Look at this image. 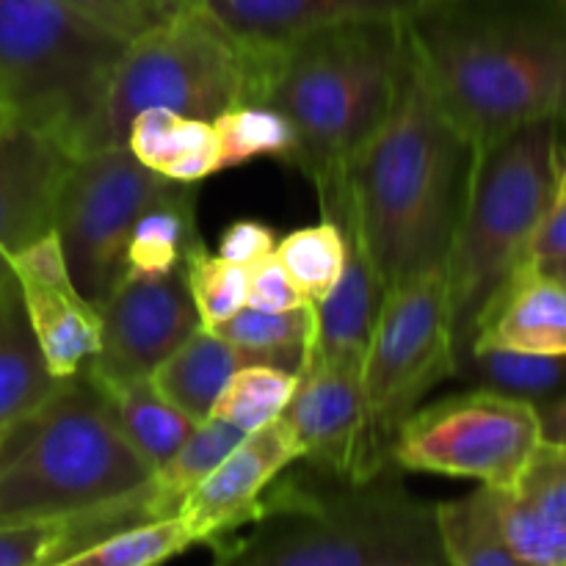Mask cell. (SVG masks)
Returning <instances> with one entry per match:
<instances>
[{"mask_svg":"<svg viewBox=\"0 0 566 566\" xmlns=\"http://www.w3.org/2000/svg\"><path fill=\"white\" fill-rule=\"evenodd\" d=\"M475 144L415 55L385 122L348 164V197L385 287L446 265L468 199Z\"/></svg>","mask_w":566,"mask_h":566,"instance_id":"6da1fadb","label":"cell"},{"mask_svg":"<svg viewBox=\"0 0 566 566\" xmlns=\"http://www.w3.org/2000/svg\"><path fill=\"white\" fill-rule=\"evenodd\" d=\"M415 55L475 147L517 127L566 130V6L437 0L409 20Z\"/></svg>","mask_w":566,"mask_h":566,"instance_id":"7a4b0ae2","label":"cell"},{"mask_svg":"<svg viewBox=\"0 0 566 566\" xmlns=\"http://www.w3.org/2000/svg\"><path fill=\"white\" fill-rule=\"evenodd\" d=\"M149 479V464L83 370L0 429V528L97 520L122 531L153 523Z\"/></svg>","mask_w":566,"mask_h":566,"instance_id":"3957f363","label":"cell"},{"mask_svg":"<svg viewBox=\"0 0 566 566\" xmlns=\"http://www.w3.org/2000/svg\"><path fill=\"white\" fill-rule=\"evenodd\" d=\"M258 48L254 103L291 122L293 166L315 191L343 182L396 99L409 55V20L343 22Z\"/></svg>","mask_w":566,"mask_h":566,"instance_id":"277c9868","label":"cell"},{"mask_svg":"<svg viewBox=\"0 0 566 566\" xmlns=\"http://www.w3.org/2000/svg\"><path fill=\"white\" fill-rule=\"evenodd\" d=\"M307 470L274 481L247 534L213 547V566H448L434 506L392 470L370 481Z\"/></svg>","mask_w":566,"mask_h":566,"instance_id":"5b68a950","label":"cell"},{"mask_svg":"<svg viewBox=\"0 0 566 566\" xmlns=\"http://www.w3.org/2000/svg\"><path fill=\"white\" fill-rule=\"evenodd\" d=\"M566 158V130L553 122L517 127L475 147L462 219L446 260L457 357L509 276L528 263L531 241L551 208Z\"/></svg>","mask_w":566,"mask_h":566,"instance_id":"8992f818","label":"cell"},{"mask_svg":"<svg viewBox=\"0 0 566 566\" xmlns=\"http://www.w3.org/2000/svg\"><path fill=\"white\" fill-rule=\"evenodd\" d=\"M258 72V44L232 33L205 0H180L127 39L75 155L125 147L133 116L147 108L213 122L254 103Z\"/></svg>","mask_w":566,"mask_h":566,"instance_id":"52a82bcc","label":"cell"},{"mask_svg":"<svg viewBox=\"0 0 566 566\" xmlns=\"http://www.w3.org/2000/svg\"><path fill=\"white\" fill-rule=\"evenodd\" d=\"M125 44L61 0H0V103L75 155Z\"/></svg>","mask_w":566,"mask_h":566,"instance_id":"ba28073f","label":"cell"},{"mask_svg":"<svg viewBox=\"0 0 566 566\" xmlns=\"http://www.w3.org/2000/svg\"><path fill=\"white\" fill-rule=\"evenodd\" d=\"M457 374L446 265L387 287L363 365V423L348 481L392 468V442L423 398Z\"/></svg>","mask_w":566,"mask_h":566,"instance_id":"9c48e42d","label":"cell"},{"mask_svg":"<svg viewBox=\"0 0 566 566\" xmlns=\"http://www.w3.org/2000/svg\"><path fill=\"white\" fill-rule=\"evenodd\" d=\"M542 446L536 403L473 387L418 407L398 429L392 468L512 490Z\"/></svg>","mask_w":566,"mask_h":566,"instance_id":"30bf717a","label":"cell"},{"mask_svg":"<svg viewBox=\"0 0 566 566\" xmlns=\"http://www.w3.org/2000/svg\"><path fill=\"white\" fill-rule=\"evenodd\" d=\"M175 188L127 147L72 155L55 197L53 230L77 291L92 304L125 276V252L138 216Z\"/></svg>","mask_w":566,"mask_h":566,"instance_id":"8fae6325","label":"cell"},{"mask_svg":"<svg viewBox=\"0 0 566 566\" xmlns=\"http://www.w3.org/2000/svg\"><path fill=\"white\" fill-rule=\"evenodd\" d=\"M97 310L99 352L83 368L97 379L153 376L202 329L182 269L166 276H122Z\"/></svg>","mask_w":566,"mask_h":566,"instance_id":"7c38bea8","label":"cell"},{"mask_svg":"<svg viewBox=\"0 0 566 566\" xmlns=\"http://www.w3.org/2000/svg\"><path fill=\"white\" fill-rule=\"evenodd\" d=\"M44 365L59 381L81 374L99 352V310L77 291L55 230L3 254Z\"/></svg>","mask_w":566,"mask_h":566,"instance_id":"4fadbf2b","label":"cell"},{"mask_svg":"<svg viewBox=\"0 0 566 566\" xmlns=\"http://www.w3.org/2000/svg\"><path fill=\"white\" fill-rule=\"evenodd\" d=\"M296 462H302V451L293 431L282 418L274 420L243 437L216 470L188 492L177 517L197 545L213 551L258 517L265 492Z\"/></svg>","mask_w":566,"mask_h":566,"instance_id":"5bb4252c","label":"cell"},{"mask_svg":"<svg viewBox=\"0 0 566 566\" xmlns=\"http://www.w3.org/2000/svg\"><path fill=\"white\" fill-rule=\"evenodd\" d=\"M282 420L293 431L307 468L348 479L363 423V363L310 354Z\"/></svg>","mask_w":566,"mask_h":566,"instance_id":"9a60e30c","label":"cell"},{"mask_svg":"<svg viewBox=\"0 0 566 566\" xmlns=\"http://www.w3.org/2000/svg\"><path fill=\"white\" fill-rule=\"evenodd\" d=\"M72 155L48 133L9 119L0 130V282L3 254L53 230L55 197Z\"/></svg>","mask_w":566,"mask_h":566,"instance_id":"2e32d148","label":"cell"},{"mask_svg":"<svg viewBox=\"0 0 566 566\" xmlns=\"http://www.w3.org/2000/svg\"><path fill=\"white\" fill-rule=\"evenodd\" d=\"M470 346L566 357V282L542 265H520L484 310Z\"/></svg>","mask_w":566,"mask_h":566,"instance_id":"e0dca14e","label":"cell"},{"mask_svg":"<svg viewBox=\"0 0 566 566\" xmlns=\"http://www.w3.org/2000/svg\"><path fill=\"white\" fill-rule=\"evenodd\" d=\"M221 22L254 44H280L318 28L365 20H412L437 0H205Z\"/></svg>","mask_w":566,"mask_h":566,"instance_id":"ac0fdd59","label":"cell"},{"mask_svg":"<svg viewBox=\"0 0 566 566\" xmlns=\"http://www.w3.org/2000/svg\"><path fill=\"white\" fill-rule=\"evenodd\" d=\"M307 354H265L232 346L210 329H199L153 374L155 387L193 423H205L213 412L232 374L247 365H274V368L302 374Z\"/></svg>","mask_w":566,"mask_h":566,"instance_id":"d6986e66","label":"cell"},{"mask_svg":"<svg viewBox=\"0 0 566 566\" xmlns=\"http://www.w3.org/2000/svg\"><path fill=\"white\" fill-rule=\"evenodd\" d=\"M125 147L138 164L166 180L197 186L210 175H219V136L213 122L175 114L169 108H147L133 116Z\"/></svg>","mask_w":566,"mask_h":566,"instance_id":"ffe728a7","label":"cell"},{"mask_svg":"<svg viewBox=\"0 0 566 566\" xmlns=\"http://www.w3.org/2000/svg\"><path fill=\"white\" fill-rule=\"evenodd\" d=\"M88 379L97 387L105 409L114 418V423L119 426L125 440L149 464L153 473L175 457L177 448L199 426L155 387L153 376H130V379L88 376Z\"/></svg>","mask_w":566,"mask_h":566,"instance_id":"44dd1931","label":"cell"},{"mask_svg":"<svg viewBox=\"0 0 566 566\" xmlns=\"http://www.w3.org/2000/svg\"><path fill=\"white\" fill-rule=\"evenodd\" d=\"M59 379L44 365L14 276L0 282V429L36 407Z\"/></svg>","mask_w":566,"mask_h":566,"instance_id":"7402d4cb","label":"cell"},{"mask_svg":"<svg viewBox=\"0 0 566 566\" xmlns=\"http://www.w3.org/2000/svg\"><path fill=\"white\" fill-rule=\"evenodd\" d=\"M199 241L193 186L175 182L166 197L138 216L125 252V276H166L182 269V258Z\"/></svg>","mask_w":566,"mask_h":566,"instance_id":"603a6c76","label":"cell"},{"mask_svg":"<svg viewBox=\"0 0 566 566\" xmlns=\"http://www.w3.org/2000/svg\"><path fill=\"white\" fill-rule=\"evenodd\" d=\"M434 514L448 566H528L503 534L490 486L437 503Z\"/></svg>","mask_w":566,"mask_h":566,"instance_id":"cb8c5ba5","label":"cell"},{"mask_svg":"<svg viewBox=\"0 0 566 566\" xmlns=\"http://www.w3.org/2000/svg\"><path fill=\"white\" fill-rule=\"evenodd\" d=\"M453 376H462L473 387L523 398L539 407L566 392V357L470 346L459 354Z\"/></svg>","mask_w":566,"mask_h":566,"instance_id":"d4e9b609","label":"cell"},{"mask_svg":"<svg viewBox=\"0 0 566 566\" xmlns=\"http://www.w3.org/2000/svg\"><path fill=\"white\" fill-rule=\"evenodd\" d=\"M243 431L219 418H208L191 431L175 457L153 473L147 484V503L153 520L177 517L188 492L216 470V464L243 440Z\"/></svg>","mask_w":566,"mask_h":566,"instance_id":"484cf974","label":"cell"},{"mask_svg":"<svg viewBox=\"0 0 566 566\" xmlns=\"http://www.w3.org/2000/svg\"><path fill=\"white\" fill-rule=\"evenodd\" d=\"M274 254L280 258L282 269L287 271L296 291L304 296V302L318 307L340 282L348 243L340 224L324 216L318 224L298 227V230L282 235Z\"/></svg>","mask_w":566,"mask_h":566,"instance_id":"4316f807","label":"cell"},{"mask_svg":"<svg viewBox=\"0 0 566 566\" xmlns=\"http://www.w3.org/2000/svg\"><path fill=\"white\" fill-rule=\"evenodd\" d=\"M213 127L221 147L219 171L238 169L258 158L285 160L291 166L296 160V133L271 105H235L216 116Z\"/></svg>","mask_w":566,"mask_h":566,"instance_id":"83f0119b","label":"cell"},{"mask_svg":"<svg viewBox=\"0 0 566 566\" xmlns=\"http://www.w3.org/2000/svg\"><path fill=\"white\" fill-rule=\"evenodd\" d=\"M193 545L182 520L166 517L114 531L53 566H164Z\"/></svg>","mask_w":566,"mask_h":566,"instance_id":"f1b7e54d","label":"cell"},{"mask_svg":"<svg viewBox=\"0 0 566 566\" xmlns=\"http://www.w3.org/2000/svg\"><path fill=\"white\" fill-rule=\"evenodd\" d=\"M298 374L274 368V365H247L227 381L216 398L210 418L235 426L243 434L265 429L282 418L296 390Z\"/></svg>","mask_w":566,"mask_h":566,"instance_id":"f546056e","label":"cell"},{"mask_svg":"<svg viewBox=\"0 0 566 566\" xmlns=\"http://www.w3.org/2000/svg\"><path fill=\"white\" fill-rule=\"evenodd\" d=\"M182 276L193 298L202 329H213L247 307L249 265L232 263L210 252L202 241L193 243L182 258Z\"/></svg>","mask_w":566,"mask_h":566,"instance_id":"4dcf8cb0","label":"cell"},{"mask_svg":"<svg viewBox=\"0 0 566 566\" xmlns=\"http://www.w3.org/2000/svg\"><path fill=\"white\" fill-rule=\"evenodd\" d=\"M213 335L224 337L232 346L265 354H307L318 332V310L315 304H302L285 313H263L243 307L232 318L213 326Z\"/></svg>","mask_w":566,"mask_h":566,"instance_id":"1f68e13d","label":"cell"},{"mask_svg":"<svg viewBox=\"0 0 566 566\" xmlns=\"http://www.w3.org/2000/svg\"><path fill=\"white\" fill-rule=\"evenodd\" d=\"M108 534L114 531L97 520L0 528V566H53Z\"/></svg>","mask_w":566,"mask_h":566,"instance_id":"d6a6232c","label":"cell"},{"mask_svg":"<svg viewBox=\"0 0 566 566\" xmlns=\"http://www.w3.org/2000/svg\"><path fill=\"white\" fill-rule=\"evenodd\" d=\"M506 492L536 517L566 531V446L542 442L517 484Z\"/></svg>","mask_w":566,"mask_h":566,"instance_id":"836d02e7","label":"cell"},{"mask_svg":"<svg viewBox=\"0 0 566 566\" xmlns=\"http://www.w3.org/2000/svg\"><path fill=\"white\" fill-rule=\"evenodd\" d=\"M302 304L310 302H304L302 293L296 291L276 254L249 265L247 307L263 310V313H285V310H296Z\"/></svg>","mask_w":566,"mask_h":566,"instance_id":"e575fe53","label":"cell"},{"mask_svg":"<svg viewBox=\"0 0 566 566\" xmlns=\"http://www.w3.org/2000/svg\"><path fill=\"white\" fill-rule=\"evenodd\" d=\"M61 3L72 6L75 11L92 17L94 22L125 39H133L144 28L153 25L158 17H164L158 9L142 3V0H61Z\"/></svg>","mask_w":566,"mask_h":566,"instance_id":"d590c367","label":"cell"},{"mask_svg":"<svg viewBox=\"0 0 566 566\" xmlns=\"http://www.w3.org/2000/svg\"><path fill=\"white\" fill-rule=\"evenodd\" d=\"M276 243H280V235H276L274 227L263 224L260 219H238L221 232L216 254L232 260V263L252 265L274 254Z\"/></svg>","mask_w":566,"mask_h":566,"instance_id":"8d00e7d4","label":"cell"},{"mask_svg":"<svg viewBox=\"0 0 566 566\" xmlns=\"http://www.w3.org/2000/svg\"><path fill=\"white\" fill-rule=\"evenodd\" d=\"M528 263L542 265V269L566 263V193L562 188H556V197L531 241Z\"/></svg>","mask_w":566,"mask_h":566,"instance_id":"74e56055","label":"cell"},{"mask_svg":"<svg viewBox=\"0 0 566 566\" xmlns=\"http://www.w3.org/2000/svg\"><path fill=\"white\" fill-rule=\"evenodd\" d=\"M539 423H542V442L551 446H566V392L553 398V401L539 403Z\"/></svg>","mask_w":566,"mask_h":566,"instance_id":"f35d334b","label":"cell"},{"mask_svg":"<svg viewBox=\"0 0 566 566\" xmlns=\"http://www.w3.org/2000/svg\"><path fill=\"white\" fill-rule=\"evenodd\" d=\"M142 3L153 6V9H158V11H160V14H166V11L175 9V6L180 3V0H142Z\"/></svg>","mask_w":566,"mask_h":566,"instance_id":"ab89813d","label":"cell"},{"mask_svg":"<svg viewBox=\"0 0 566 566\" xmlns=\"http://www.w3.org/2000/svg\"><path fill=\"white\" fill-rule=\"evenodd\" d=\"M547 271H553V274L558 276V280H564L566 282V263H558V265H551V269Z\"/></svg>","mask_w":566,"mask_h":566,"instance_id":"60d3db41","label":"cell"},{"mask_svg":"<svg viewBox=\"0 0 566 566\" xmlns=\"http://www.w3.org/2000/svg\"><path fill=\"white\" fill-rule=\"evenodd\" d=\"M558 188L566 193V158H564V166H562V175H558Z\"/></svg>","mask_w":566,"mask_h":566,"instance_id":"b9f144b4","label":"cell"},{"mask_svg":"<svg viewBox=\"0 0 566 566\" xmlns=\"http://www.w3.org/2000/svg\"><path fill=\"white\" fill-rule=\"evenodd\" d=\"M11 119V114H9V111H0V130H3V127H6V122H9Z\"/></svg>","mask_w":566,"mask_h":566,"instance_id":"7bdbcfd3","label":"cell"},{"mask_svg":"<svg viewBox=\"0 0 566 566\" xmlns=\"http://www.w3.org/2000/svg\"><path fill=\"white\" fill-rule=\"evenodd\" d=\"M558 3H562V6H566V0H558Z\"/></svg>","mask_w":566,"mask_h":566,"instance_id":"ee69618b","label":"cell"},{"mask_svg":"<svg viewBox=\"0 0 566 566\" xmlns=\"http://www.w3.org/2000/svg\"><path fill=\"white\" fill-rule=\"evenodd\" d=\"M0 111H6V108H3V103H0Z\"/></svg>","mask_w":566,"mask_h":566,"instance_id":"f6af8a7d","label":"cell"}]
</instances>
